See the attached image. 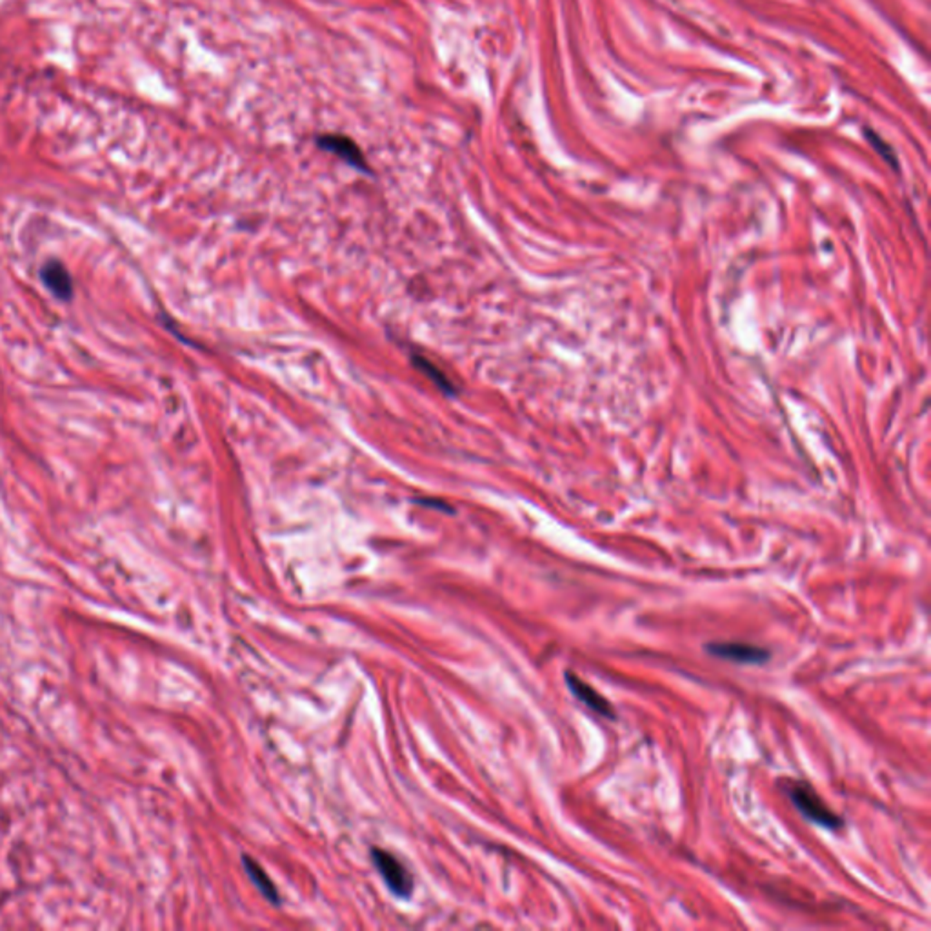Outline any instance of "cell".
Wrapping results in <instances>:
<instances>
[{"instance_id":"1","label":"cell","mask_w":931,"mask_h":931,"mask_svg":"<svg viewBox=\"0 0 931 931\" xmlns=\"http://www.w3.org/2000/svg\"><path fill=\"white\" fill-rule=\"evenodd\" d=\"M782 789L788 795V799L793 802V806L802 813L804 818L809 822L824 828V829H838L842 828L844 820L824 804L820 795L804 780H791L786 779L782 782Z\"/></svg>"},{"instance_id":"2","label":"cell","mask_w":931,"mask_h":931,"mask_svg":"<svg viewBox=\"0 0 931 931\" xmlns=\"http://www.w3.org/2000/svg\"><path fill=\"white\" fill-rule=\"evenodd\" d=\"M371 858H373L378 873L382 875L387 889L395 897L407 898L413 891V877L409 875L406 866L397 857H393L389 851H384L378 848L371 849Z\"/></svg>"},{"instance_id":"3","label":"cell","mask_w":931,"mask_h":931,"mask_svg":"<svg viewBox=\"0 0 931 931\" xmlns=\"http://www.w3.org/2000/svg\"><path fill=\"white\" fill-rule=\"evenodd\" d=\"M706 652L717 659L737 664H764L771 657L766 648L746 642H711L706 646Z\"/></svg>"},{"instance_id":"4","label":"cell","mask_w":931,"mask_h":931,"mask_svg":"<svg viewBox=\"0 0 931 931\" xmlns=\"http://www.w3.org/2000/svg\"><path fill=\"white\" fill-rule=\"evenodd\" d=\"M317 144L320 150L324 152H329L337 157H340L346 164H349L351 168L358 170V172H364V173H369V168H368V162L360 152V148L348 137L344 135H335V133H326V135H320L317 139Z\"/></svg>"},{"instance_id":"5","label":"cell","mask_w":931,"mask_h":931,"mask_svg":"<svg viewBox=\"0 0 931 931\" xmlns=\"http://www.w3.org/2000/svg\"><path fill=\"white\" fill-rule=\"evenodd\" d=\"M566 684L570 688V691L583 702L586 704L592 711H595L597 715L601 717H606V719H615V710L613 706L597 691L593 690L588 682H584L583 679H579L577 675L573 673H566Z\"/></svg>"},{"instance_id":"6","label":"cell","mask_w":931,"mask_h":931,"mask_svg":"<svg viewBox=\"0 0 931 931\" xmlns=\"http://www.w3.org/2000/svg\"><path fill=\"white\" fill-rule=\"evenodd\" d=\"M43 280H44V286L59 299L63 300H68L74 293V286H72V277L70 273L66 271V268L57 262V260H50L44 268H43Z\"/></svg>"},{"instance_id":"7","label":"cell","mask_w":931,"mask_h":931,"mask_svg":"<svg viewBox=\"0 0 931 931\" xmlns=\"http://www.w3.org/2000/svg\"><path fill=\"white\" fill-rule=\"evenodd\" d=\"M242 862H244V869L250 877V880L255 884V887L262 893V897H266L271 904H279L280 902V897H279V891L273 884V880L268 877V873L264 871V867L251 857L244 855L242 857Z\"/></svg>"},{"instance_id":"8","label":"cell","mask_w":931,"mask_h":931,"mask_svg":"<svg viewBox=\"0 0 931 931\" xmlns=\"http://www.w3.org/2000/svg\"><path fill=\"white\" fill-rule=\"evenodd\" d=\"M411 362H413V366H416V368H418V369H420V371H422V373H424V375H426V377H427V378H429V380H431V382H433V384H435L442 393H446V395H449V397L456 395V389H455L453 382H451V380L444 375V371H440V369H438L431 360H427V358H424V357H420V355H413V357H411Z\"/></svg>"},{"instance_id":"9","label":"cell","mask_w":931,"mask_h":931,"mask_svg":"<svg viewBox=\"0 0 931 931\" xmlns=\"http://www.w3.org/2000/svg\"><path fill=\"white\" fill-rule=\"evenodd\" d=\"M416 503H418V505H422V506H427V508L431 506V508H438L440 512H449V514H451V508H449V506H447L446 503H442V501H431V499H424V501H416Z\"/></svg>"}]
</instances>
